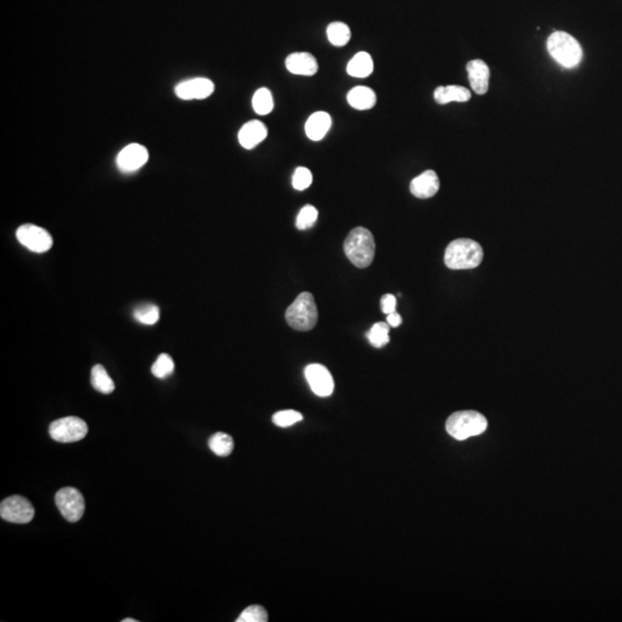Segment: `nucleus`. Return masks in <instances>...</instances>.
Masks as SVG:
<instances>
[{"label":"nucleus","mask_w":622,"mask_h":622,"mask_svg":"<svg viewBox=\"0 0 622 622\" xmlns=\"http://www.w3.org/2000/svg\"><path fill=\"white\" fill-rule=\"evenodd\" d=\"M344 251L348 260L359 269L371 265L375 258V238L364 227H357L351 231L344 240Z\"/></svg>","instance_id":"1"},{"label":"nucleus","mask_w":622,"mask_h":622,"mask_svg":"<svg viewBox=\"0 0 622 622\" xmlns=\"http://www.w3.org/2000/svg\"><path fill=\"white\" fill-rule=\"evenodd\" d=\"M483 249L471 239H456L447 246L445 265L450 270H469L478 268L483 260Z\"/></svg>","instance_id":"2"},{"label":"nucleus","mask_w":622,"mask_h":622,"mask_svg":"<svg viewBox=\"0 0 622 622\" xmlns=\"http://www.w3.org/2000/svg\"><path fill=\"white\" fill-rule=\"evenodd\" d=\"M551 57L565 68H575L582 60L583 51L580 43L565 31H554L547 42Z\"/></svg>","instance_id":"3"},{"label":"nucleus","mask_w":622,"mask_h":622,"mask_svg":"<svg viewBox=\"0 0 622 622\" xmlns=\"http://www.w3.org/2000/svg\"><path fill=\"white\" fill-rule=\"evenodd\" d=\"M487 428V418L478 411H456L446 421V431L456 441H465L482 435Z\"/></svg>","instance_id":"4"},{"label":"nucleus","mask_w":622,"mask_h":622,"mask_svg":"<svg viewBox=\"0 0 622 622\" xmlns=\"http://www.w3.org/2000/svg\"><path fill=\"white\" fill-rule=\"evenodd\" d=\"M285 318L292 329L296 331H310L317 324L318 310L314 296L303 292L288 307Z\"/></svg>","instance_id":"5"},{"label":"nucleus","mask_w":622,"mask_h":622,"mask_svg":"<svg viewBox=\"0 0 622 622\" xmlns=\"http://www.w3.org/2000/svg\"><path fill=\"white\" fill-rule=\"evenodd\" d=\"M48 432L51 438L58 443H75L87 436L88 424L79 417H64L52 422Z\"/></svg>","instance_id":"6"},{"label":"nucleus","mask_w":622,"mask_h":622,"mask_svg":"<svg viewBox=\"0 0 622 622\" xmlns=\"http://www.w3.org/2000/svg\"><path fill=\"white\" fill-rule=\"evenodd\" d=\"M56 504L68 522H78L85 514V498L75 487H63L56 495Z\"/></svg>","instance_id":"7"},{"label":"nucleus","mask_w":622,"mask_h":622,"mask_svg":"<svg viewBox=\"0 0 622 622\" xmlns=\"http://www.w3.org/2000/svg\"><path fill=\"white\" fill-rule=\"evenodd\" d=\"M35 515L31 502L21 495H12L4 499L0 505V517L7 522L26 525L31 522Z\"/></svg>","instance_id":"8"},{"label":"nucleus","mask_w":622,"mask_h":622,"mask_svg":"<svg viewBox=\"0 0 622 622\" xmlns=\"http://www.w3.org/2000/svg\"><path fill=\"white\" fill-rule=\"evenodd\" d=\"M16 239L23 247L38 254L50 251L53 245L51 234L42 227L33 223H26L19 227Z\"/></svg>","instance_id":"9"},{"label":"nucleus","mask_w":622,"mask_h":622,"mask_svg":"<svg viewBox=\"0 0 622 622\" xmlns=\"http://www.w3.org/2000/svg\"><path fill=\"white\" fill-rule=\"evenodd\" d=\"M305 378L310 385L312 392L318 396H330L334 390V381L329 369L314 363L309 364L305 370Z\"/></svg>","instance_id":"10"},{"label":"nucleus","mask_w":622,"mask_h":622,"mask_svg":"<svg viewBox=\"0 0 622 622\" xmlns=\"http://www.w3.org/2000/svg\"><path fill=\"white\" fill-rule=\"evenodd\" d=\"M149 159V152L145 147L139 143L125 147L117 157V167L121 172H135L144 167Z\"/></svg>","instance_id":"11"},{"label":"nucleus","mask_w":622,"mask_h":622,"mask_svg":"<svg viewBox=\"0 0 622 622\" xmlns=\"http://www.w3.org/2000/svg\"><path fill=\"white\" fill-rule=\"evenodd\" d=\"M215 91V85L206 78H195L179 83L176 95L184 100H206Z\"/></svg>","instance_id":"12"},{"label":"nucleus","mask_w":622,"mask_h":622,"mask_svg":"<svg viewBox=\"0 0 622 622\" xmlns=\"http://www.w3.org/2000/svg\"><path fill=\"white\" fill-rule=\"evenodd\" d=\"M441 181L435 171L428 169L420 176L413 179L411 182V193L417 199H431L438 193Z\"/></svg>","instance_id":"13"},{"label":"nucleus","mask_w":622,"mask_h":622,"mask_svg":"<svg viewBox=\"0 0 622 622\" xmlns=\"http://www.w3.org/2000/svg\"><path fill=\"white\" fill-rule=\"evenodd\" d=\"M286 68L295 75L312 76L318 72V63L308 52H295L286 58Z\"/></svg>","instance_id":"14"},{"label":"nucleus","mask_w":622,"mask_h":622,"mask_svg":"<svg viewBox=\"0 0 622 622\" xmlns=\"http://www.w3.org/2000/svg\"><path fill=\"white\" fill-rule=\"evenodd\" d=\"M469 83L478 95L487 94L489 90L490 70L487 65L480 59L469 61L467 64Z\"/></svg>","instance_id":"15"},{"label":"nucleus","mask_w":622,"mask_h":622,"mask_svg":"<svg viewBox=\"0 0 622 622\" xmlns=\"http://www.w3.org/2000/svg\"><path fill=\"white\" fill-rule=\"evenodd\" d=\"M266 136H268V128L260 120H251L242 126L238 137L241 147L247 150H251L264 141Z\"/></svg>","instance_id":"16"},{"label":"nucleus","mask_w":622,"mask_h":622,"mask_svg":"<svg viewBox=\"0 0 622 622\" xmlns=\"http://www.w3.org/2000/svg\"><path fill=\"white\" fill-rule=\"evenodd\" d=\"M332 125L331 115L327 112L318 111L315 112L309 117L308 120L305 122V134L308 136L311 141H320L324 139V136L327 135L330 128Z\"/></svg>","instance_id":"17"},{"label":"nucleus","mask_w":622,"mask_h":622,"mask_svg":"<svg viewBox=\"0 0 622 622\" xmlns=\"http://www.w3.org/2000/svg\"><path fill=\"white\" fill-rule=\"evenodd\" d=\"M348 104L353 109L364 111V110H370L377 103V97H376L375 91L372 90L369 87L364 85H359L355 88L352 89L347 95Z\"/></svg>","instance_id":"18"},{"label":"nucleus","mask_w":622,"mask_h":622,"mask_svg":"<svg viewBox=\"0 0 622 622\" xmlns=\"http://www.w3.org/2000/svg\"><path fill=\"white\" fill-rule=\"evenodd\" d=\"M433 97L437 103L445 105L452 102H460V103L468 102L470 100L471 94L468 89L461 85H446L436 89Z\"/></svg>","instance_id":"19"},{"label":"nucleus","mask_w":622,"mask_h":622,"mask_svg":"<svg viewBox=\"0 0 622 622\" xmlns=\"http://www.w3.org/2000/svg\"><path fill=\"white\" fill-rule=\"evenodd\" d=\"M374 72V60L367 52H359L352 58L347 65V73L353 78L364 79Z\"/></svg>","instance_id":"20"},{"label":"nucleus","mask_w":622,"mask_h":622,"mask_svg":"<svg viewBox=\"0 0 622 622\" xmlns=\"http://www.w3.org/2000/svg\"><path fill=\"white\" fill-rule=\"evenodd\" d=\"M91 385L95 390L103 394H110L115 389V383L112 381L105 368L100 364H97L91 370Z\"/></svg>","instance_id":"21"},{"label":"nucleus","mask_w":622,"mask_h":622,"mask_svg":"<svg viewBox=\"0 0 622 622\" xmlns=\"http://www.w3.org/2000/svg\"><path fill=\"white\" fill-rule=\"evenodd\" d=\"M327 38L334 46H344L351 40V29L344 22H332L327 29Z\"/></svg>","instance_id":"22"},{"label":"nucleus","mask_w":622,"mask_h":622,"mask_svg":"<svg viewBox=\"0 0 622 622\" xmlns=\"http://www.w3.org/2000/svg\"><path fill=\"white\" fill-rule=\"evenodd\" d=\"M209 447L216 455L228 456L234 448V441L230 435L217 432L209 439Z\"/></svg>","instance_id":"23"},{"label":"nucleus","mask_w":622,"mask_h":622,"mask_svg":"<svg viewBox=\"0 0 622 622\" xmlns=\"http://www.w3.org/2000/svg\"><path fill=\"white\" fill-rule=\"evenodd\" d=\"M275 107V100L271 91L268 88H260L253 96V109L257 115H268Z\"/></svg>","instance_id":"24"},{"label":"nucleus","mask_w":622,"mask_h":622,"mask_svg":"<svg viewBox=\"0 0 622 622\" xmlns=\"http://www.w3.org/2000/svg\"><path fill=\"white\" fill-rule=\"evenodd\" d=\"M390 325L387 323H376L374 327L370 329L368 333H367V337H368V340L370 344L374 346V347L381 348L385 346V344H389L390 342Z\"/></svg>","instance_id":"25"},{"label":"nucleus","mask_w":622,"mask_h":622,"mask_svg":"<svg viewBox=\"0 0 622 622\" xmlns=\"http://www.w3.org/2000/svg\"><path fill=\"white\" fill-rule=\"evenodd\" d=\"M159 308L154 305H142L134 310V317L144 325H154L159 320Z\"/></svg>","instance_id":"26"},{"label":"nucleus","mask_w":622,"mask_h":622,"mask_svg":"<svg viewBox=\"0 0 622 622\" xmlns=\"http://www.w3.org/2000/svg\"><path fill=\"white\" fill-rule=\"evenodd\" d=\"M174 371V362L172 357H169V354H160L156 362L152 364V372L154 377L164 378L169 377L172 375Z\"/></svg>","instance_id":"27"},{"label":"nucleus","mask_w":622,"mask_h":622,"mask_svg":"<svg viewBox=\"0 0 622 622\" xmlns=\"http://www.w3.org/2000/svg\"><path fill=\"white\" fill-rule=\"evenodd\" d=\"M317 209L315 208L314 206H310V204L303 206L296 217V227L299 230H308L314 226L315 223L317 221Z\"/></svg>","instance_id":"28"},{"label":"nucleus","mask_w":622,"mask_h":622,"mask_svg":"<svg viewBox=\"0 0 622 622\" xmlns=\"http://www.w3.org/2000/svg\"><path fill=\"white\" fill-rule=\"evenodd\" d=\"M268 620V612L263 606L251 605L243 610L236 622H266Z\"/></svg>","instance_id":"29"},{"label":"nucleus","mask_w":622,"mask_h":622,"mask_svg":"<svg viewBox=\"0 0 622 622\" xmlns=\"http://www.w3.org/2000/svg\"><path fill=\"white\" fill-rule=\"evenodd\" d=\"M303 420V416L299 411H293V409H288V411H277L273 416L272 421L275 426L280 428H288V426H294L295 423Z\"/></svg>","instance_id":"30"},{"label":"nucleus","mask_w":622,"mask_h":622,"mask_svg":"<svg viewBox=\"0 0 622 622\" xmlns=\"http://www.w3.org/2000/svg\"><path fill=\"white\" fill-rule=\"evenodd\" d=\"M294 189L296 191H305L312 184V173L307 167H297L292 179Z\"/></svg>","instance_id":"31"},{"label":"nucleus","mask_w":622,"mask_h":622,"mask_svg":"<svg viewBox=\"0 0 622 622\" xmlns=\"http://www.w3.org/2000/svg\"><path fill=\"white\" fill-rule=\"evenodd\" d=\"M381 311H383L384 314L389 315L392 314V312H396V296L393 295V294H386V295H384L381 300Z\"/></svg>","instance_id":"32"},{"label":"nucleus","mask_w":622,"mask_h":622,"mask_svg":"<svg viewBox=\"0 0 622 622\" xmlns=\"http://www.w3.org/2000/svg\"><path fill=\"white\" fill-rule=\"evenodd\" d=\"M387 324L390 325L391 327H398L401 325L402 318L398 312H392V314L387 315Z\"/></svg>","instance_id":"33"},{"label":"nucleus","mask_w":622,"mask_h":622,"mask_svg":"<svg viewBox=\"0 0 622 622\" xmlns=\"http://www.w3.org/2000/svg\"><path fill=\"white\" fill-rule=\"evenodd\" d=\"M122 622H137V620L135 619H124Z\"/></svg>","instance_id":"34"}]
</instances>
